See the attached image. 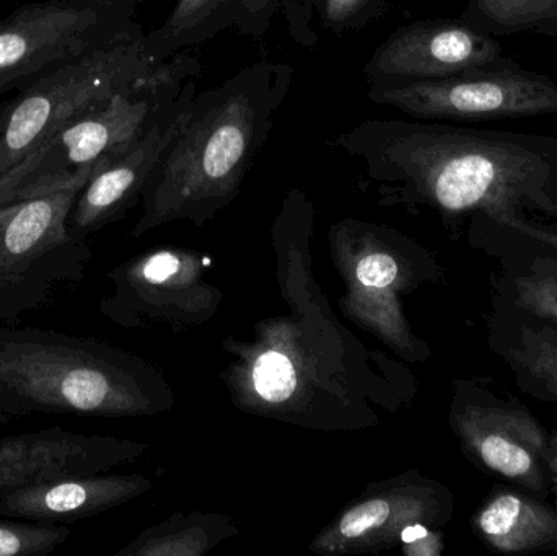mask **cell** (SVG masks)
I'll list each match as a JSON object with an SVG mask.
<instances>
[{
  "instance_id": "obj_1",
  "label": "cell",
  "mask_w": 557,
  "mask_h": 556,
  "mask_svg": "<svg viewBox=\"0 0 557 556\" xmlns=\"http://www.w3.org/2000/svg\"><path fill=\"white\" fill-rule=\"evenodd\" d=\"M334 147L373 176L411 186L447 212H483L557 247V137L418 120H369Z\"/></svg>"
},
{
  "instance_id": "obj_2",
  "label": "cell",
  "mask_w": 557,
  "mask_h": 556,
  "mask_svg": "<svg viewBox=\"0 0 557 556\" xmlns=\"http://www.w3.org/2000/svg\"><path fill=\"white\" fill-rule=\"evenodd\" d=\"M292 84V65L258 62L198 91L147 180V219L228 198L267 144Z\"/></svg>"
},
{
  "instance_id": "obj_3",
  "label": "cell",
  "mask_w": 557,
  "mask_h": 556,
  "mask_svg": "<svg viewBox=\"0 0 557 556\" xmlns=\"http://www.w3.org/2000/svg\"><path fill=\"white\" fill-rule=\"evenodd\" d=\"M0 391L18 417H110L139 407L127 362L90 338L0 326Z\"/></svg>"
},
{
  "instance_id": "obj_4",
  "label": "cell",
  "mask_w": 557,
  "mask_h": 556,
  "mask_svg": "<svg viewBox=\"0 0 557 556\" xmlns=\"http://www.w3.org/2000/svg\"><path fill=\"white\" fill-rule=\"evenodd\" d=\"M198 59L180 52L134 87L69 123L0 180V206L72 186H85L104 163L129 147L189 82L201 77Z\"/></svg>"
},
{
  "instance_id": "obj_5",
  "label": "cell",
  "mask_w": 557,
  "mask_h": 556,
  "mask_svg": "<svg viewBox=\"0 0 557 556\" xmlns=\"http://www.w3.org/2000/svg\"><path fill=\"white\" fill-rule=\"evenodd\" d=\"M159 65L147 54L144 33L15 91L0 104V180L69 123L134 87Z\"/></svg>"
},
{
  "instance_id": "obj_6",
  "label": "cell",
  "mask_w": 557,
  "mask_h": 556,
  "mask_svg": "<svg viewBox=\"0 0 557 556\" xmlns=\"http://www.w3.org/2000/svg\"><path fill=\"white\" fill-rule=\"evenodd\" d=\"M137 0H39L0 20V97L144 35Z\"/></svg>"
},
{
  "instance_id": "obj_7",
  "label": "cell",
  "mask_w": 557,
  "mask_h": 556,
  "mask_svg": "<svg viewBox=\"0 0 557 556\" xmlns=\"http://www.w3.org/2000/svg\"><path fill=\"white\" fill-rule=\"evenodd\" d=\"M82 188L0 206V322L35 312L55 289L81 280L90 250L69 214Z\"/></svg>"
},
{
  "instance_id": "obj_8",
  "label": "cell",
  "mask_w": 557,
  "mask_h": 556,
  "mask_svg": "<svg viewBox=\"0 0 557 556\" xmlns=\"http://www.w3.org/2000/svg\"><path fill=\"white\" fill-rule=\"evenodd\" d=\"M369 98L418 120H510L556 114L557 82L506 58L435 81L370 84Z\"/></svg>"
},
{
  "instance_id": "obj_9",
  "label": "cell",
  "mask_w": 557,
  "mask_h": 556,
  "mask_svg": "<svg viewBox=\"0 0 557 556\" xmlns=\"http://www.w3.org/2000/svg\"><path fill=\"white\" fill-rule=\"evenodd\" d=\"M504 59L506 55L494 36L463 20H431L392 33L375 49L363 72L369 84L435 81Z\"/></svg>"
},
{
  "instance_id": "obj_10",
  "label": "cell",
  "mask_w": 557,
  "mask_h": 556,
  "mask_svg": "<svg viewBox=\"0 0 557 556\" xmlns=\"http://www.w3.org/2000/svg\"><path fill=\"white\" fill-rule=\"evenodd\" d=\"M198 81L189 82L129 147L100 166L85 183L69 214V225L75 234L87 237L97 232L123 214L144 191L160 157L185 121L189 104L198 94Z\"/></svg>"
},
{
  "instance_id": "obj_11",
  "label": "cell",
  "mask_w": 557,
  "mask_h": 556,
  "mask_svg": "<svg viewBox=\"0 0 557 556\" xmlns=\"http://www.w3.org/2000/svg\"><path fill=\"white\" fill-rule=\"evenodd\" d=\"M131 453L126 443L59 427L0 436V496L45 480L101 472Z\"/></svg>"
},
{
  "instance_id": "obj_12",
  "label": "cell",
  "mask_w": 557,
  "mask_h": 556,
  "mask_svg": "<svg viewBox=\"0 0 557 556\" xmlns=\"http://www.w3.org/2000/svg\"><path fill=\"white\" fill-rule=\"evenodd\" d=\"M458 428L484 466L529 489H540L546 437L525 411L470 405Z\"/></svg>"
},
{
  "instance_id": "obj_13",
  "label": "cell",
  "mask_w": 557,
  "mask_h": 556,
  "mask_svg": "<svg viewBox=\"0 0 557 556\" xmlns=\"http://www.w3.org/2000/svg\"><path fill=\"white\" fill-rule=\"evenodd\" d=\"M127 477H59L32 483L0 496V516L22 521L69 524L113 508L139 492Z\"/></svg>"
},
{
  "instance_id": "obj_14",
  "label": "cell",
  "mask_w": 557,
  "mask_h": 556,
  "mask_svg": "<svg viewBox=\"0 0 557 556\" xmlns=\"http://www.w3.org/2000/svg\"><path fill=\"white\" fill-rule=\"evenodd\" d=\"M277 10L271 0H178L165 22L146 35V51L163 64L232 26L244 35L260 36Z\"/></svg>"
},
{
  "instance_id": "obj_15",
  "label": "cell",
  "mask_w": 557,
  "mask_h": 556,
  "mask_svg": "<svg viewBox=\"0 0 557 556\" xmlns=\"http://www.w3.org/2000/svg\"><path fill=\"white\" fill-rule=\"evenodd\" d=\"M484 541L500 552H525L557 541V516L525 496L500 493L476 516Z\"/></svg>"
},
{
  "instance_id": "obj_16",
  "label": "cell",
  "mask_w": 557,
  "mask_h": 556,
  "mask_svg": "<svg viewBox=\"0 0 557 556\" xmlns=\"http://www.w3.org/2000/svg\"><path fill=\"white\" fill-rule=\"evenodd\" d=\"M461 20L490 36L536 33L557 39V0H468Z\"/></svg>"
},
{
  "instance_id": "obj_17",
  "label": "cell",
  "mask_w": 557,
  "mask_h": 556,
  "mask_svg": "<svg viewBox=\"0 0 557 556\" xmlns=\"http://www.w3.org/2000/svg\"><path fill=\"white\" fill-rule=\"evenodd\" d=\"M388 0H284L287 18L295 35L298 29L305 33L310 28L311 18L317 20L318 28L324 32H354L372 22L380 15Z\"/></svg>"
},
{
  "instance_id": "obj_18",
  "label": "cell",
  "mask_w": 557,
  "mask_h": 556,
  "mask_svg": "<svg viewBox=\"0 0 557 556\" xmlns=\"http://www.w3.org/2000/svg\"><path fill=\"white\" fill-rule=\"evenodd\" d=\"M71 538L65 524L22 521L0 516V556H46Z\"/></svg>"
},
{
  "instance_id": "obj_19",
  "label": "cell",
  "mask_w": 557,
  "mask_h": 556,
  "mask_svg": "<svg viewBox=\"0 0 557 556\" xmlns=\"http://www.w3.org/2000/svg\"><path fill=\"white\" fill-rule=\"evenodd\" d=\"M517 304L557 322V260L542 261L532 273L517 280Z\"/></svg>"
},
{
  "instance_id": "obj_20",
  "label": "cell",
  "mask_w": 557,
  "mask_h": 556,
  "mask_svg": "<svg viewBox=\"0 0 557 556\" xmlns=\"http://www.w3.org/2000/svg\"><path fill=\"white\" fill-rule=\"evenodd\" d=\"M255 388L264 400H288L294 395L297 378L290 361L281 353L271 351L258 359L253 371Z\"/></svg>"
},
{
  "instance_id": "obj_21",
  "label": "cell",
  "mask_w": 557,
  "mask_h": 556,
  "mask_svg": "<svg viewBox=\"0 0 557 556\" xmlns=\"http://www.w3.org/2000/svg\"><path fill=\"white\" fill-rule=\"evenodd\" d=\"M517 358L533 378L557 394V342L543 336L525 335Z\"/></svg>"
},
{
  "instance_id": "obj_22",
  "label": "cell",
  "mask_w": 557,
  "mask_h": 556,
  "mask_svg": "<svg viewBox=\"0 0 557 556\" xmlns=\"http://www.w3.org/2000/svg\"><path fill=\"white\" fill-rule=\"evenodd\" d=\"M392 509L388 503L383 499H373V502L363 503L350 509L343 521L339 522V535L346 541H356V539L366 538L383 528L388 521Z\"/></svg>"
},
{
  "instance_id": "obj_23",
  "label": "cell",
  "mask_w": 557,
  "mask_h": 556,
  "mask_svg": "<svg viewBox=\"0 0 557 556\" xmlns=\"http://www.w3.org/2000/svg\"><path fill=\"white\" fill-rule=\"evenodd\" d=\"M398 276V264L388 255H369L357 264V277L367 287L389 286Z\"/></svg>"
},
{
  "instance_id": "obj_24",
  "label": "cell",
  "mask_w": 557,
  "mask_h": 556,
  "mask_svg": "<svg viewBox=\"0 0 557 556\" xmlns=\"http://www.w3.org/2000/svg\"><path fill=\"white\" fill-rule=\"evenodd\" d=\"M178 268L180 261L175 255L159 254L149 258L139 270L144 280L152 284H160L169 281L178 271Z\"/></svg>"
},
{
  "instance_id": "obj_25",
  "label": "cell",
  "mask_w": 557,
  "mask_h": 556,
  "mask_svg": "<svg viewBox=\"0 0 557 556\" xmlns=\"http://www.w3.org/2000/svg\"><path fill=\"white\" fill-rule=\"evenodd\" d=\"M412 545L408 548L409 554L412 555H438L441 554V544L435 535L425 534L416 541L409 542Z\"/></svg>"
},
{
  "instance_id": "obj_26",
  "label": "cell",
  "mask_w": 557,
  "mask_h": 556,
  "mask_svg": "<svg viewBox=\"0 0 557 556\" xmlns=\"http://www.w3.org/2000/svg\"><path fill=\"white\" fill-rule=\"evenodd\" d=\"M15 418H18L15 408L12 407L5 394L0 391V424L9 423L10 420H15Z\"/></svg>"
},
{
  "instance_id": "obj_27",
  "label": "cell",
  "mask_w": 557,
  "mask_h": 556,
  "mask_svg": "<svg viewBox=\"0 0 557 556\" xmlns=\"http://www.w3.org/2000/svg\"><path fill=\"white\" fill-rule=\"evenodd\" d=\"M428 534L425 532L424 528H421V526H414V528L406 529L405 532H403V541L406 542V544H409V542L416 541V539L422 538V535Z\"/></svg>"
},
{
  "instance_id": "obj_28",
  "label": "cell",
  "mask_w": 557,
  "mask_h": 556,
  "mask_svg": "<svg viewBox=\"0 0 557 556\" xmlns=\"http://www.w3.org/2000/svg\"><path fill=\"white\" fill-rule=\"evenodd\" d=\"M548 462H549V469H552L553 480H555L556 492H557V436H556V440L553 441L552 449H549Z\"/></svg>"
},
{
  "instance_id": "obj_29",
  "label": "cell",
  "mask_w": 557,
  "mask_h": 556,
  "mask_svg": "<svg viewBox=\"0 0 557 556\" xmlns=\"http://www.w3.org/2000/svg\"><path fill=\"white\" fill-rule=\"evenodd\" d=\"M273 3H274V5H276V7H277V9H278V7H281V5H282V3H284V0H273Z\"/></svg>"
}]
</instances>
